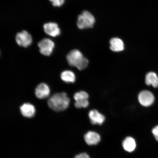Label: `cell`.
<instances>
[{
	"label": "cell",
	"mask_w": 158,
	"mask_h": 158,
	"mask_svg": "<svg viewBox=\"0 0 158 158\" xmlns=\"http://www.w3.org/2000/svg\"><path fill=\"white\" fill-rule=\"evenodd\" d=\"M70 99L65 92L55 94L49 98L48 105L49 107L55 111H64L68 107Z\"/></svg>",
	"instance_id": "cell-1"
},
{
	"label": "cell",
	"mask_w": 158,
	"mask_h": 158,
	"mask_svg": "<svg viewBox=\"0 0 158 158\" xmlns=\"http://www.w3.org/2000/svg\"><path fill=\"white\" fill-rule=\"evenodd\" d=\"M69 64L76 67L79 70H84L88 66V60L78 49H74L69 52L66 57Z\"/></svg>",
	"instance_id": "cell-2"
},
{
	"label": "cell",
	"mask_w": 158,
	"mask_h": 158,
	"mask_svg": "<svg viewBox=\"0 0 158 158\" xmlns=\"http://www.w3.org/2000/svg\"><path fill=\"white\" fill-rule=\"evenodd\" d=\"M95 22L94 17L87 11H84L78 16L77 26L79 29H83L92 28Z\"/></svg>",
	"instance_id": "cell-3"
},
{
	"label": "cell",
	"mask_w": 158,
	"mask_h": 158,
	"mask_svg": "<svg viewBox=\"0 0 158 158\" xmlns=\"http://www.w3.org/2000/svg\"><path fill=\"white\" fill-rule=\"evenodd\" d=\"M38 45L41 54L45 56H49L52 54L55 44L51 39L45 38L40 41Z\"/></svg>",
	"instance_id": "cell-4"
},
{
	"label": "cell",
	"mask_w": 158,
	"mask_h": 158,
	"mask_svg": "<svg viewBox=\"0 0 158 158\" xmlns=\"http://www.w3.org/2000/svg\"><path fill=\"white\" fill-rule=\"evenodd\" d=\"M15 40L19 46L25 48L30 45L32 42L31 35L26 31L17 33L16 35Z\"/></svg>",
	"instance_id": "cell-5"
},
{
	"label": "cell",
	"mask_w": 158,
	"mask_h": 158,
	"mask_svg": "<svg viewBox=\"0 0 158 158\" xmlns=\"http://www.w3.org/2000/svg\"><path fill=\"white\" fill-rule=\"evenodd\" d=\"M138 99L141 105L148 107L153 103L155 101V97L153 94L149 91L143 90L138 95Z\"/></svg>",
	"instance_id": "cell-6"
},
{
	"label": "cell",
	"mask_w": 158,
	"mask_h": 158,
	"mask_svg": "<svg viewBox=\"0 0 158 158\" xmlns=\"http://www.w3.org/2000/svg\"><path fill=\"white\" fill-rule=\"evenodd\" d=\"M45 32L51 37H56L60 34V31L56 23H45L43 26Z\"/></svg>",
	"instance_id": "cell-7"
},
{
	"label": "cell",
	"mask_w": 158,
	"mask_h": 158,
	"mask_svg": "<svg viewBox=\"0 0 158 158\" xmlns=\"http://www.w3.org/2000/svg\"><path fill=\"white\" fill-rule=\"evenodd\" d=\"M50 94V90L48 85L45 83H41L35 88V94L37 98L44 99L48 98Z\"/></svg>",
	"instance_id": "cell-8"
},
{
	"label": "cell",
	"mask_w": 158,
	"mask_h": 158,
	"mask_svg": "<svg viewBox=\"0 0 158 158\" xmlns=\"http://www.w3.org/2000/svg\"><path fill=\"white\" fill-rule=\"evenodd\" d=\"M89 116L91 122L93 124L101 125L105 120L104 116L96 110H90L89 112Z\"/></svg>",
	"instance_id": "cell-9"
},
{
	"label": "cell",
	"mask_w": 158,
	"mask_h": 158,
	"mask_svg": "<svg viewBox=\"0 0 158 158\" xmlns=\"http://www.w3.org/2000/svg\"><path fill=\"white\" fill-rule=\"evenodd\" d=\"M85 141L89 145H96L100 141V137L99 134L94 131H89L84 135Z\"/></svg>",
	"instance_id": "cell-10"
},
{
	"label": "cell",
	"mask_w": 158,
	"mask_h": 158,
	"mask_svg": "<svg viewBox=\"0 0 158 158\" xmlns=\"http://www.w3.org/2000/svg\"><path fill=\"white\" fill-rule=\"evenodd\" d=\"M22 114L24 117L31 118L34 116L35 112V106L29 103L23 104L20 107Z\"/></svg>",
	"instance_id": "cell-11"
},
{
	"label": "cell",
	"mask_w": 158,
	"mask_h": 158,
	"mask_svg": "<svg viewBox=\"0 0 158 158\" xmlns=\"http://www.w3.org/2000/svg\"><path fill=\"white\" fill-rule=\"evenodd\" d=\"M110 48L114 52H120L123 50L124 43L122 40L118 38H113L110 41Z\"/></svg>",
	"instance_id": "cell-12"
},
{
	"label": "cell",
	"mask_w": 158,
	"mask_h": 158,
	"mask_svg": "<svg viewBox=\"0 0 158 158\" xmlns=\"http://www.w3.org/2000/svg\"><path fill=\"white\" fill-rule=\"evenodd\" d=\"M145 83L148 85H152L154 88H158V77L156 73L151 72L146 75Z\"/></svg>",
	"instance_id": "cell-13"
},
{
	"label": "cell",
	"mask_w": 158,
	"mask_h": 158,
	"mask_svg": "<svg viewBox=\"0 0 158 158\" xmlns=\"http://www.w3.org/2000/svg\"><path fill=\"white\" fill-rule=\"evenodd\" d=\"M124 149L129 152H131L135 149L136 144L133 138L128 137L126 138L122 143Z\"/></svg>",
	"instance_id": "cell-14"
},
{
	"label": "cell",
	"mask_w": 158,
	"mask_h": 158,
	"mask_svg": "<svg viewBox=\"0 0 158 158\" xmlns=\"http://www.w3.org/2000/svg\"><path fill=\"white\" fill-rule=\"evenodd\" d=\"M61 78L66 83H74L76 81V76L74 73L70 70H66L62 73Z\"/></svg>",
	"instance_id": "cell-15"
},
{
	"label": "cell",
	"mask_w": 158,
	"mask_h": 158,
	"mask_svg": "<svg viewBox=\"0 0 158 158\" xmlns=\"http://www.w3.org/2000/svg\"><path fill=\"white\" fill-rule=\"evenodd\" d=\"M74 98L76 102L87 100L89 98V95L86 92L83 91L76 93L74 94Z\"/></svg>",
	"instance_id": "cell-16"
},
{
	"label": "cell",
	"mask_w": 158,
	"mask_h": 158,
	"mask_svg": "<svg viewBox=\"0 0 158 158\" xmlns=\"http://www.w3.org/2000/svg\"><path fill=\"white\" fill-rule=\"evenodd\" d=\"M89 104L88 99L76 102L75 103V106L78 108H86L88 107Z\"/></svg>",
	"instance_id": "cell-17"
},
{
	"label": "cell",
	"mask_w": 158,
	"mask_h": 158,
	"mask_svg": "<svg viewBox=\"0 0 158 158\" xmlns=\"http://www.w3.org/2000/svg\"><path fill=\"white\" fill-rule=\"evenodd\" d=\"M54 6L60 7L64 4V0H49Z\"/></svg>",
	"instance_id": "cell-18"
},
{
	"label": "cell",
	"mask_w": 158,
	"mask_h": 158,
	"mask_svg": "<svg viewBox=\"0 0 158 158\" xmlns=\"http://www.w3.org/2000/svg\"><path fill=\"white\" fill-rule=\"evenodd\" d=\"M152 133L156 140L158 141V126H155L153 128L152 131Z\"/></svg>",
	"instance_id": "cell-19"
},
{
	"label": "cell",
	"mask_w": 158,
	"mask_h": 158,
	"mask_svg": "<svg viewBox=\"0 0 158 158\" xmlns=\"http://www.w3.org/2000/svg\"><path fill=\"white\" fill-rule=\"evenodd\" d=\"M74 158H90V157L87 154L84 153L76 156Z\"/></svg>",
	"instance_id": "cell-20"
}]
</instances>
